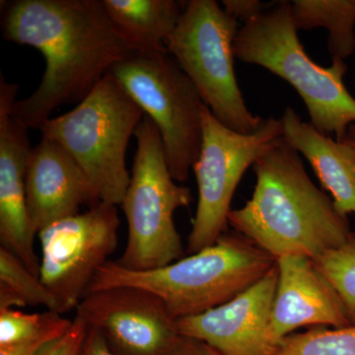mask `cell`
<instances>
[{"label": "cell", "instance_id": "6da1fadb", "mask_svg": "<svg viewBox=\"0 0 355 355\" xmlns=\"http://www.w3.org/2000/svg\"><path fill=\"white\" fill-rule=\"evenodd\" d=\"M1 30L4 40L33 46L46 60L39 87L13 105V116L28 128L39 130L58 107L83 101L133 53L102 0L4 2Z\"/></svg>", "mask_w": 355, "mask_h": 355}, {"label": "cell", "instance_id": "7a4b0ae2", "mask_svg": "<svg viewBox=\"0 0 355 355\" xmlns=\"http://www.w3.org/2000/svg\"><path fill=\"white\" fill-rule=\"evenodd\" d=\"M256 184L229 224L275 260L301 254L315 260L354 233L333 198L315 186L297 151L284 137L253 165Z\"/></svg>", "mask_w": 355, "mask_h": 355}, {"label": "cell", "instance_id": "3957f363", "mask_svg": "<svg viewBox=\"0 0 355 355\" xmlns=\"http://www.w3.org/2000/svg\"><path fill=\"white\" fill-rule=\"evenodd\" d=\"M275 265L273 257L244 236L224 233L212 246L155 270L137 272L109 261L96 273L87 293L139 287L158 296L177 321L232 300Z\"/></svg>", "mask_w": 355, "mask_h": 355}, {"label": "cell", "instance_id": "277c9868", "mask_svg": "<svg viewBox=\"0 0 355 355\" xmlns=\"http://www.w3.org/2000/svg\"><path fill=\"white\" fill-rule=\"evenodd\" d=\"M292 22L291 2L266 9L240 28L234 42L235 58L260 65L284 79L297 91L309 113L311 123L338 141L347 139L355 123V98L343 83L347 65L333 60L320 67L311 60Z\"/></svg>", "mask_w": 355, "mask_h": 355}, {"label": "cell", "instance_id": "5b68a950", "mask_svg": "<svg viewBox=\"0 0 355 355\" xmlns=\"http://www.w3.org/2000/svg\"><path fill=\"white\" fill-rule=\"evenodd\" d=\"M144 116V110L109 72L76 108L44 121L39 130L83 168L100 202L121 205L130 182L128 142Z\"/></svg>", "mask_w": 355, "mask_h": 355}, {"label": "cell", "instance_id": "8992f818", "mask_svg": "<svg viewBox=\"0 0 355 355\" xmlns=\"http://www.w3.org/2000/svg\"><path fill=\"white\" fill-rule=\"evenodd\" d=\"M135 137L137 153L121 203L128 222L127 246L116 261L127 270L142 272L183 258V242L175 226L174 214L190 205L191 193L173 179L160 132L146 114Z\"/></svg>", "mask_w": 355, "mask_h": 355}, {"label": "cell", "instance_id": "52a82bcc", "mask_svg": "<svg viewBox=\"0 0 355 355\" xmlns=\"http://www.w3.org/2000/svg\"><path fill=\"white\" fill-rule=\"evenodd\" d=\"M238 31V20L214 0H191L165 46L217 120L234 132L251 133L263 120L247 108L236 79Z\"/></svg>", "mask_w": 355, "mask_h": 355}, {"label": "cell", "instance_id": "ba28073f", "mask_svg": "<svg viewBox=\"0 0 355 355\" xmlns=\"http://www.w3.org/2000/svg\"><path fill=\"white\" fill-rule=\"evenodd\" d=\"M160 132L173 179L186 182L200 156L203 102L168 51L137 53L110 70Z\"/></svg>", "mask_w": 355, "mask_h": 355}, {"label": "cell", "instance_id": "9c48e42d", "mask_svg": "<svg viewBox=\"0 0 355 355\" xmlns=\"http://www.w3.org/2000/svg\"><path fill=\"white\" fill-rule=\"evenodd\" d=\"M202 121V148L193 167L198 200L189 254L212 246L225 233L231 202L245 173L282 139V121L275 118L263 120L254 132L240 133L225 127L203 105Z\"/></svg>", "mask_w": 355, "mask_h": 355}, {"label": "cell", "instance_id": "30bf717a", "mask_svg": "<svg viewBox=\"0 0 355 355\" xmlns=\"http://www.w3.org/2000/svg\"><path fill=\"white\" fill-rule=\"evenodd\" d=\"M116 205L99 202L40 231V279L64 312L77 308L96 273L118 246Z\"/></svg>", "mask_w": 355, "mask_h": 355}, {"label": "cell", "instance_id": "8fae6325", "mask_svg": "<svg viewBox=\"0 0 355 355\" xmlns=\"http://www.w3.org/2000/svg\"><path fill=\"white\" fill-rule=\"evenodd\" d=\"M76 317L101 331L116 355H163L176 340V321L153 292L114 286L90 292Z\"/></svg>", "mask_w": 355, "mask_h": 355}, {"label": "cell", "instance_id": "7c38bea8", "mask_svg": "<svg viewBox=\"0 0 355 355\" xmlns=\"http://www.w3.org/2000/svg\"><path fill=\"white\" fill-rule=\"evenodd\" d=\"M279 270L273 266L253 286L223 305L177 320L178 333L207 343L224 355H273L270 318Z\"/></svg>", "mask_w": 355, "mask_h": 355}, {"label": "cell", "instance_id": "4fadbf2b", "mask_svg": "<svg viewBox=\"0 0 355 355\" xmlns=\"http://www.w3.org/2000/svg\"><path fill=\"white\" fill-rule=\"evenodd\" d=\"M17 91V84L0 76V242L39 275L40 258L35 251L38 231L30 218L25 188L32 147L29 128L12 114Z\"/></svg>", "mask_w": 355, "mask_h": 355}, {"label": "cell", "instance_id": "5bb4252c", "mask_svg": "<svg viewBox=\"0 0 355 355\" xmlns=\"http://www.w3.org/2000/svg\"><path fill=\"white\" fill-rule=\"evenodd\" d=\"M277 266L279 280L270 334L277 345L303 327L343 328L354 324L340 296L312 259L287 254L277 259Z\"/></svg>", "mask_w": 355, "mask_h": 355}, {"label": "cell", "instance_id": "9a60e30c", "mask_svg": "<svg viewBox=\"0 0 355 355\" xmlns=\"http://www.w3.org/2000/svg\"><path fill=\"white\" fill-rule=\"evenodd\" d=\"M26 198L36 230L80 214L100 202L83 168L58 142L42 139L32 147L25 175Z\"/></svg>", "mask_w": 355, "mask_h": 355}, {"label": "cell", "instance_id": "2e32d148", "mask_svg": "<svg viewBox=\"0 0 355 355\" xmlns=\"http://www.w3.org/2000/svg\"><path fill=\"white\" fill-rule=\"evenodd\" d=\"M280 121L284 141L307 159L338 211L347 216L355 214V146L320 132L291 107Z\"/></svg>", "mask_w": 355, "mask_h": 355}, {"label": "cell", "instance_id": "e0dca14e", "mask_svg": "<svg viewBox=\"0 0 355 355\" xmlns=\"http://www.w3.org/2000/svg\"><path fill=\"white\" fill-rule=\"evenodd\" d=\"M107 15L133 51L162 53L184 9L174 0H102Z\"/></svg>", "mask_w": 355, "mask_h": 355}, {"label": "cell", "instance_id": "ac0fdd59", "mask_svg": "<svg viewBox=\"0 0 355 355\" xmlns=\"http://www.w3.org/2000/svg\"><path fill=\"white\" fill-rule=\"evenodd\" d=\"M292 22L297 30L324 28L333 60L349 58L355 51V0H294Z\"/></svg>", "mask_w": 355, "mask_h": 355}, {"label": "cell", "instance_id": "d6986e66", "mask_svg": "<svg viewBox=\"0 0 355 355\" xmlns=\"http://www.w3.org/2000/svg\"><path fill=\"white\" fill-rule=\"evenodd\" d=\"M26 306H44L51 312L64 313L39 275L29 270L17 256L0 247V310Z\"/></svg>", "mask_w": 355, "mask_h": 355}, {"label": "cell", "instance_id": "ffe728a7", "mask_svg": "<svg viewBox=\"0 0 355 355\" xmlns=\"http://www.w3.org/2000/svg\"><path fill=\"white\" fill-rule=\"evenodd\" d=\"M273 355H355V324L343 328L313 327L284 338Z\"/></svg>", "mask_w": 355, "mask_h": 355}, {"label": "cell", "instance_id": "44dd1931", "mask_svg": "<svg viewBox=\"0 0 355 355\" xmlns=\"http://www.w3.org/2000/svg\"><path fill=\"white\" fill-rule=\"evenodd\" d=\"M313 261L340 296L355 324V234L343 246L326 252Z\"/></svg>", "mask_w": 355, "mask_h": 355}, {"label": "cell", "instance_id": "7402d4cb", "mask_svg": "<svg viewBox=\"0 0 355 355\" xmlns=\"http://www.w3.org/2000/svg\"><path fill=\"white\" fill-rule=\"evenodd\" d=\"M64 318L58 313H24L17 309L0 310V347L30 340L50 330Z\"/></svg>", "mask_w": 355, "mask_h": 355}, {"label": "cell", "instance_id": "603a6c76", "mask_svg": "<svg viewBox=\"0 0 355 355\" xmlns=\"http://www.w3.org/2000/svg\"><path fill=\"white\" fill-rule=\"evenodd\" d=\"M72 321L64 319L60 324H55L50 330L44 331L40 336L14 343V345L0 347V355H36L46 345L64 336L71 326Z\"/></svg>", "mask_w": 355, "mask_h": 355}, {"label": "cell", "instance_id": "cb8c5ba5", "mask_svg": "<svg viewBox=\"0 0 355 355\" xmlns=\"http://www.w3.org/2000/svg\"><path fill=\"white\" fill-rule=\"evenodd\" d=\"M87 331V324L76 317L64 336L53 340L36 355H77Z\"/></svg>", "mask_w": 355, "mask_h": 355}, {"label": "cell", "instance_id": "d4e9b609", "mask_svg": "<svg viewBox=\"0 0 355 355\" xmlns=\"http://www.w3.org/2000/svg\"><path fill=\"white\" fill-rule=\"evenodd\" d=\"M224 10L236 20L248 21L253 19L268 9V6L258 0H223Z\"/></svg>", "mask_w": 355, "mask_h": 355}, {"label": "cell", "instance_id": "484cf974", "mask_svg": "<svg viewBox=\"0 0 355 355\" xmlns=\"http://www.w3.org/2000/svg\"><path fill=\"white\" fill-rule=\"evenodd\" d=\"M163 355H224L198 338L180 335Z\"/></svg>", "mask_w": 355, "mask_h": 355}, {"label": "cell", "instance_id": "4316f807", "mask_svg": "<svg viewBox=\"0 0 355 355\" xmlns=\"http://www.w3.org/2000/svg\"><path fill=\"white\" fill-rule=\"evenodd\" d=\"M77 355H116L109 347L101 331L87 326L85 338Z\"/></svg>", "mask_w": 355, "mask_h": 355}, {"label": "cell", "instance_id": "83f0119b", "mask_svg": "<svg viewBox=\"0 0 355 355\" xmlns=\"http://www.w3.org/2000/svg\"><path fill=\"white\" fill-rule=\"evenodd\" d=\"M347 141L349 144H352V146H355V123L354 125H350L349 128V132H347Z\"/></svg>", "mask_w": 355, "mask_h": 355}]
</instances>
